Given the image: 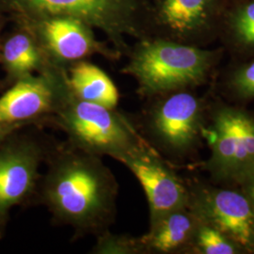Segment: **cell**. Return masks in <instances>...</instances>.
<instances>
[{"instance_id":"6da1fadb","label":"cell","mask_w":254,"mask_h":254,"mask_svg":"<svg viewBox=\"0 0 254 254\" xmlns=\"http://www.w3.org/2000/svg\"><path fill=\"white\" fill-rule=\"evenodd\" d=\"M36 197L55 222L73 229L76 237L99 236L114 223L118 183L101 156L72 146L51 149Z\"/></svg>"},{"instance_id":"7a4b0ae2","label":"cell","mask_w":254,"mask_h":254,"mask_svg":"<svg viewBox=\"0 0 254 254\" xmlns=\"http://www.w3.org/2000/svg\"><path fill=\"white\" fill-rule=\"evenodd\" d=\"M223 49H206L169 39L145 37L130 48L122 73L132 76L137 93L153 98L202 85L218 64Z\"/></svg>"},{"instance_id":"3957f363","label":"cell","mask_w":254,"mask_h":254,"mask_svg":"<svg viewBox=\"0 0 254 254\" xmlns=\"http://www.w3.org/2000/svg\"><path fill=\"white\" fill-rule=\"evenodd\" d=\"M143 0H0V14L9 22L71 17L102 31L120 54L130 47L127 37L145 38Z\"/></svg>"},{"instance_id":"277c9868","label":"cell","mask_w":254,"mask_h":254,"mask_svg":"<svg viewBox=\"0 0 254 254\" xmlns=\"http://www.w3.org/2000/svg\"><path fill=\"white\" fill-rule=\"evenodd\" d=\"M47 122L64 132L69 145L101 157L110 156L119 162L145 141L117 109L81 100L71 89Z\"/></svg>"},{"instance_id":"5b68a950","label":"cell","mask_w":254,"mask_h":254,"mask_svg":"<svg viewBox=\"0 0 254 254\" xmlns=\"http://www.w3.org/2000/svg\"><path fill=\"white\" fill-rule=\"evenodd\" d=\"M211 155L206 169L218 181L241 185L254 173V116L222 105L201 129Z\"/></svg>"},{"instance_id":"8992f818","label":"cell","mask_w":254,"mask_h":254,"mask_svg":"<svg viewBox=\"0 0 254 254\" xmlns=\"http://www.w3.org/2000/svg\"><path fill=\"white\" fill-rule=\"evenodd\" d=\"M145 37L203 46L218 39L229 0H143Z\"/></svg>"},{"instance_id":"52a82bcc","label":"cell","mask_w":254,"mask_h":254,"mask_svg":"<svg viewBox=\"0 0 254 254\" xmlns=\"http://www.w3.org/2000/svg\"><path fill=\"white\" fill-rule=\"evenodd\" d=\"M18 131L0 144V239L5 236L10 210L36 197L39 169L51 151L42 139Z\"/></svg>"},{"instance_id":"ba28073f","label":"cell","mask_w":254,"mask_h":254,"mask_svg":"<svg viewBox=\"0 0 254 254\" xmlns=\"http://www.w3.org/2000/svg\"><path fill=\"white\" fill-rule=\"evenodd\" d=\"M152 99L146 128L154 144L170 155L190 152L204 126L202 100L190 90L172 91Z\"/></svg>"},{"instance_id":"9c48e42d","label":"cell","mask_w":254,"mask_h":254,"mask_svg":"<svg viewBox=\"0 0 254 254\" xmlns=\"http://www.w3.org/2000/svg\"><path fill=\"white\" fill-rule=\"evenodd\" d=\"M69 91L67 69L59 65L20 78L0 96V126L47 122Z\"/></svg>"},{"instance_id":"30bf717a","label":"cell","mask_w":254,"mask_h":254,"mask_svg":"<svg viewBox=\"0 0 254 254\" xmlns=\"http://www.w3.org/2000/svg\"><path fill=\"white\" fill-rule=\"evenodd\" d=\"M13 24L27 29L35 37L48 59L66 69L92 55H100L110 61L122 57L107 43L98 41L92 27L77 19L50 17Z\"/></svg>"},{"instance_id":"8fae6325","label":"cell","mask_w":254,"mask_h":254,"mask_svg":"<svg viewBox=\"0 0 254 254\" xmlns=\"http://www.w3.org/2000/svg\"><path fill=\"white\" fill-rule=\"evenodd\" d=\"M120 162L127 166L136 176L145 192L150 211V224L169 212L189 206L190 190L146 141Z\"/></svg>"},{"instance_id":"7c38bea8","label":"cell","mask_w":254,"mask_h":254,"mask_svg":"<svg viewBox=\"0 0 254 254\" xmlns=\"http://www.w3.org/2000/svg\"><path fill=\"white\" fill-rule=\"evenodd\" d=\"M189 207L250 253L254 240V210L242 191L199 187L190 190Z\"/></svg>"},{"instance_id":"4fadbf2b","label":"cell","mask_w":254,"mask_h":254,"mask_svg":"<svg viewBox=\"0 0 254 254\" xmlns=\"http://www.w3.org/2000/svg\"><path fill=\"white\" fill-rule=\"evenodd\" d=\"M199 218L189 206L173 210L150 224L139 237L144 254H179L190 250Z\"/></svg>"},{"instance_id":"5bb4252c","label":"cell","mask_w":254,"mask_h":254,"mask_svg":"<svg viewBox=\"0 0 254 254\" xmlns=\"http://www.w3.org/2000/svg\"><path fill=\"white\" fill-rule=\"evenodd\" d=\"M0 64L6 73L5 83L8 85L57 65L48 59L35 37L18 26L2 39Z\"/></svg>"},{"instance_id":"9a60e30c","label":"cell","mask_w":254,"mask_h":254,"mask_svg":"<svg viewBox=\"0 0 254 254\" xmlns=\"http://www.w3.org/2000/svg\"><path fill=\"white\" fill-rule=\"evenodd\" d=\"M70 89L74 96L86 102L117 109L118 88L107 73L95 64L86 60L79 61L67 68Z\"/></svg>"},{"instance_id":"2e32d148","label":"cell","mask_w":254,"mask_h":254,"mask_svg":"<svg viewBox=\"0 0 254 254\" xmlns=\"http://www.w3.org/2000/svg\"><path fill=\"white\" fill-rule=\"evenodd\" d=\"M218 38L237 55L254 56V0H229Z\"/></svg>"},{"instance_id":"e0dca14e","label":"cell","mask_w":254,"mask_h":254,"mask_svg":"<svg viewBox=\"0 0 254 254\" xmlns=\"http://www.w3.org/2000/svg\"><path fill=\"white\" fill-rule=\"evenodd\" d=\"M192 253L200 254H239L245 251L217 228L199 220L191 244Z\"/></svg>"},{"instance_id":"ac0fdd59","label":"cell","mask_w":254,"mask_h":254,"mask_svg":"<svg viewBox=\"0 0 254 254\" xmlns=\"http://www.w3.org/2000/svg\"><path fill=\"white\" fill-rule=\"evenodd\" d=\"M225 86L238 99L254 98V56L232 67L225 77Z\"/></svg>"},{"instance_id":"d6986e66","label":"cell","mask_w":254,"mask_h":254,"mask_svg":"<svg viewBox=\"0 0 254 254\" xmlns=\"http://www.w3.org/2000/svg\"><path fill=\"white\" fill-rule=\"evenodd\" d=\"M96 244L92 249L94 254H144L139 237L113 234L109 230L96 236Z\"/></svg>"},{"instance_id":"ffe728a7","label":"cell","mask_w":254,"mask_h":254,"mask_svg":"<svg viewBox=\"0 0 254 254\" xmlns=\"http://www.w3.org/2000/svg\"><path fill=\"white\" fill-rule=\"evenodd\" d=\"M240 186L242 189L241 191L244 193V195L247 197V199L249 200L252 207L254 210V173L249 178H247Z\"/></svg>"},{"instance_id":"44dd1931","label":"cell","mask_w":254,"mask_h":254,"mask_svg":"<svg viewBox=\"0 0 254 254\" xmlns=\"http://www.w3.org/2000/svg\"><path fill=\"white\" fill-rule=\"evenodd\" d=\"M22 128H24V127L22 126H16V125H13V126H0V144L9 136L11 135L12 133L21 130Z\"/></svg>"},{"instance_id":"7402d4cb","label":"cell","mask_w":254,"mask_h":254,"mask_svg":"<svg viewBox=\"0 0 254 254\" xmlns=\"http://www.w3.org/2000/svg\"><path fill=\"white\" fill-rule=\"evenodd\" d=\"M8 22H9V19L7 18L5 15L0 14V46H1L2 39H3V36H2V30H3L5 25H6Z\"/></svg>"},{"instance_id":"603a6c76","label":"cell","mask_w":254,"mask_h":254,"mask_svg":"<svg viewBox=\"0 0 254 254\" xmlns=\"http://www.w3.org/2000/svg\"><path fill=\"white\" fill-rule=\"evenodd\" d=\"M250 254H254V240L253 242V245L251 247V250H250Z\"/></svg>"}]
</instances>
